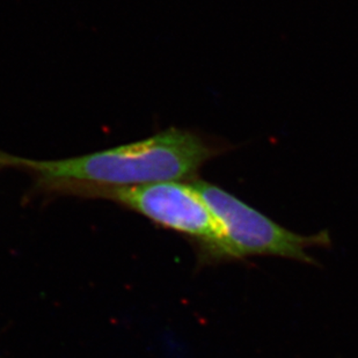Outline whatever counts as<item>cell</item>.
Returning a JSON list of instances; mask_svg holds the SVG:
<instances>
[{
    "label": "cell",
    "instance_id": "obj_2",
    "mask_svg": "<svg viewBox=\"0 0 358 358\" xmlns=\"http://www.w3.org/2000/svg\"><path fill=\"white\" fill-rule=\"evenodd\" d=\"M190 183L208 204L222 230L216 262L278 257L315 264L308 250L331 246L327 231L312 236L294 234L213 183L201 179Z\"/></svg>",
    "mask_w": 358,
    "mask_h": 358
},
{
    "label": "cell",
    "instance_id": "obj_3",
    "mask_svg": "<svg viewBox=\"0 0 358 358\" xmlns=\"http://www.w3.org/2000/svg\"><path fill=\"white\" fill-rule=\"evenodd\" d=\"M83 195L112 199L166 229L185 234L196 241L203 260L217 261L222 230L209 206L190 181L93 189Z\"/></svg>",
    "mask_w": 358,
    "mask_h": 358
},
{
    "label": "cell",
    "instance_id": "obj_1",
    "mask_svg": "<svg viewBox=\"0 0 358 358\" xmlns=\"http://www.w3.org/2000/svg\"><path fill=\"white\" fill-rule=\"evenodd\" d=\"M227 149L199 132L169 128L139 142L68 159H24L0 150V169L28 173L43 190L83 195L93 189L192 181Z\"/></svg>",
    "mask_w": 358,
    "mask_h": 358
}]
</instances>
